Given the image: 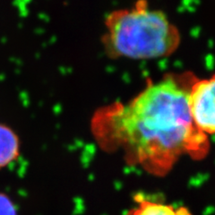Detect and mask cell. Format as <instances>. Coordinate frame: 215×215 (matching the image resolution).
<instances>
[{
    "label": "cell",
    "instance_id": "cell-1",
    "mask_svg": "<svg viewBox=\"0 0 215 215\" xmlns=\"http://www.w3.org/2000/svg\"><path fill=\"white\" fill-rule=\"evenodd\" d=\"M192 73H168L149 83L127 102L95 112L93 135L108 151L121 150L130 164L165 176L179 159L204 158L209 139L196 128L189 109Z\"/></svg>",
    "mask_w": 215,
    "mask_h": 215
},
{
    "label": "cell",
    "instance_id": "cell-6",
    "mask_svg": "<svg viewBox=\"0 0 215 215\" xmlns=\"http://www.w3.org/2000/svg\"><path fill=\"white\" fill-rule=\"evenodd\" d=\"M0 215H16L13 202L4 194H0Z\"/></svg>",
    "mask_w": 215,
    "mask_h": 215
},
{
    "label": "cell",
    "instance_id": "cell-4",
    "mask_svg": "<svg viewBox=\"0 0 215 215\" xmlns=\"http://www.w3.org/2000/svg\"><path fill=\"white\" fill-rule=\"evenodd\" d=\"M136 204L127 215H193L185 207L152 202L142 196H136Z\"/></svg>",
    "mask_w": 215,
    "mask_h": 215
},
{
    "label": "cell",
    "instance_id": "cell-3",
    "mask_svg": "<svg viewBox=\"0 0 215 215\" xmlns=\"http://www.w3.org/2000/svg\"><path fill=\"white\" fill-rule=\"evenodd\" d=\"M189 109L195 126L207 136L215 135V73L195 78L189 91Z\"/></svg>",
    "mask_w": 215,
    "mask_h": 215
},
{
    "label": "cell",
    "instance_id": "cell-5",
    "mask_svg": "<svg viewBox=\"0 0 215 215\" xmlns=\"http://www.w3.org/2000/svg\"><path fill=\"white\" fill-rule=\"evenodd\" d=\"M19 154V141L14 132L0 124V169L11 163Z\"/></svg>",
    "mask_w": 215,
    "mask_h": 215
},
{
    "label": "cell",
    "instance_id": "cell-2",
    "mask_svg": "<svg viewBox=\"0 0 215 215\" xmlns=\"http://www.w3.org/2000/svg\"><path fill=\"white\" fill-rule=\"evenodd\" d=\"M101 44L109 58L148 60L166 58L179 47V29L160 10L138 0L110 12L104 20Z\"/></svg>",
    "mask_w": 215,
    "mask_h": 215
}]
</instances>
